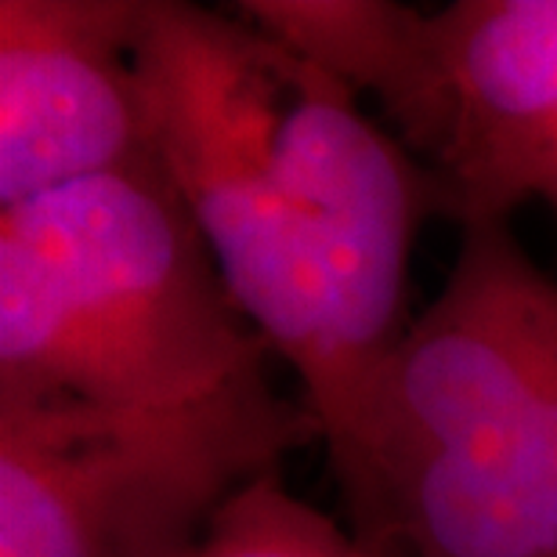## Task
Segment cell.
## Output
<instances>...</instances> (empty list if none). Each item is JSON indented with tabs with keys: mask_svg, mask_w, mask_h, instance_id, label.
<instances>
[{
	"mask_svg": "<svg viewBox=\"0 0 557 557\" xmlns=\"http://www.w3.org/2000/svg\"><path fill=\"white\" fill-rule=\"evenodd\" d=\"M269 355L163 166L0 210V403L177 406Z\"/></svg>",
	"mask_w": 557,
	"mask_h": 557,
	"instance_id": "6da1fadb",
	"label": "cell"
},
{
	"mask_svg": "<svg viewBox=\"0 0 557 557\" xmlns=\"http://www.w3.org/2000/svg\"><path fill=\"white\" fill-rule=\"evenodd\" d=\"M138 65L163 174L236 308L297 373L330 449L344 431L330 294L308 221L278 182L289 54L236 11L149 0Z\"/></svg>",
	"mask_w": 557,
	"mask_h": 557,
	"instance_id": "7a4b0ae2",
	"label": "cell"
},
{
	"mask_svg": "<svg viewBox=\"0 0 557 557\" xmlns=\"http://www.w3.org/2000/svg\"><path fill=\"white\" fill-rule=\"evenodd\" d=\"M322 442L250 370L177 406L0 403V557H193L239 493Z\"/></svg>",
	"mask_w": 557,
	"mask_h": 557,
	"instance_id": "3957f363",
	"label": "cell"
},
{
	"mask_svg": "<svg viewBox=\"0 0 557 557\" xmlns=\"http://www.w3.org/2000/svg\"><path fill=\"white\" fill-rule=\"evenodd\" d=\"M557 387V286L507 218L460 225L428 311L366 387L359 456L341 488L351 532L387 557L384 474L413 456H504L532 445Z\"/></svg>",
	"mask_w": 557,
	"mask_h": 557,
	"instance_id": "277c9868",
	"label": "cell"
},
{
	"mask_svg": "<svg viewBox=\"0 0 557 557\" xmlns=\"http://www.w3.org/2000/svg\"><path fill=\"white\" fill-rule=\"evenodd\" d=\"M278 182L308 221L330 294L344 431L326 453L344 488L359 456L366 387L406 333L413 236L428 214H445V199L434 174L398 135L362 113L351 87L294 54L278 127Z\"/></svg>",
	"mask_w": 557,
	"mask_h": 557,
	"instance_id": "5b68a950",
	"label": "cell"
},
{
	"mask_svg": "<svg viewBox=\"0 0 557 557\" xmlns=\"http://www.w3.org/2000/svg\"><path fill=\"white\" fill-rule=\"evenodd\" d=\"M145 18L149 0H0V210L163 166Z\"/></svg>",
	"mask_w": 557,
	"mask_h": 557,
	"instance_id": "8992f818",
	"label": "cell"
},
{
	"mask_svg": "<svg viewBox=\"0 0 557 557\" xmlns=\"http://www.w3.org/2000/svg\"><path fill=\"white\" fill-rule=\"evenodd\" d=\"M434 29L445 145L428 171L456 225L510 221L557 163V0H460Z\"/></svg>",
	"mask_w": 557,
	"mask_h": 557,
	"instance_id": "52a82bcc",
	"label": "cell"
},
{
	"mask_svg": "<svg viewBox=\"0 0 557 557\" xmlns=\"http://www.w3.org/2000/svg\"><path fill=\"white\" fill-rule=\"evenodd\" d=\"M311 70L373 95L423 166L445 145V70L434 11L392 0H247L232 8Z\"/></svg>",
	"mask_w": 557,
	"mask_h": 557,
	"instance_id": "ba28073f",
	"label": "cell"
},
{
	"mask_svg": "<svg viewBox=\"0 0 557 557\" xmlns=\"http://www.w3.org/2000/svg\"><path fill=\"white\" fill-rule=\"evenodd\" d=\"M392 540L417 557H557L536 438L504 456H413L384 474Z\"/></svg>",
	"mask_w": 557,
	"mask_h": 557,
	"instance_id": "9c48e42d",
	"label": "cell"
},
{
	"mask_svg": "<svg viewBox=\"0 0 557 557\" xmlns=\"http://www.w3.org/2000/svg\"><path fill=\"white\" fill-rule=\"evenodd\" d=\"M193 557H381L315 504L289 493L283 474L253 482L228 504Z\"/></svg>",
	"mask_w": 557,
	"mask_h": 557,
	"instance_id": "30bf717a",
	"label": "cell"
},
{
	"mask_svg": "<svg viewBox=\"0 0 557 557\" xmlns=\"http://www.w3.org/2000/svg\"><path fill=\"white\" fill-rule=\"evenodd\" d=\"M536 463L543 474V488H547V504H550V518H554V540H557V387L550 395L547 409L540 417L536 428Z\"/></svg>",
	"mask_w": 557,
	"mask_h": 557,
	"instance_id": "8fae6325",
	"label": "cell"
},
{
	"mask_svg": "<svg viewBox=\"0 0 557 557\" xmlns=\"http://www.w3.org/2000/svg\"><path fill=\"white\" fill-rule=\"evenodd\" d=\"M540 199H547L550 210L557 214V163H554V171H550V177H547V185H543V196H540Z\"/></svg>",
	"mask_w": 557,
	"mask_h": 557,
	"instance_id": "7c38bea8",
	"label": "cell"
}]
</instances>
